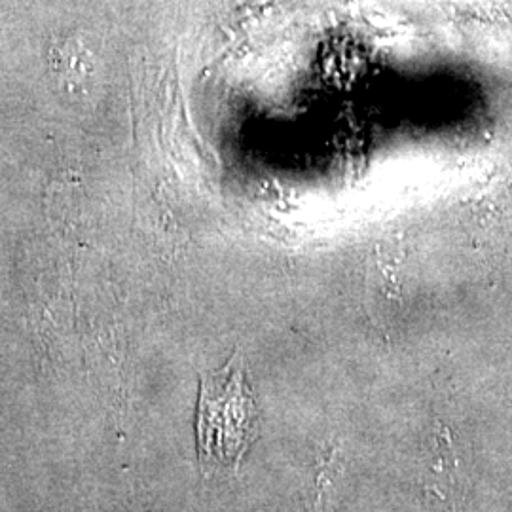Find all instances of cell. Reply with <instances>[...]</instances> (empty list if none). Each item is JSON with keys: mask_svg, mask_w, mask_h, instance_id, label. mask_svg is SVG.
<instances>
[{"mask_svg": "<svg viewBox=\"0 0 512 512\" xmlns=\"http://www.w3.org/2000/svg\"><path fill=\"white\" fill-rule=\"evenodd\" d=\"M255 435V401L243 363L234 355L228 365L202 376L198 450L203 469H238Z\"/></svg>", "mask_w": 512, "mask_h": 512, "instance_id": "cell-1", "label": "cell"}]
</instances>
